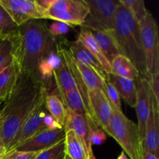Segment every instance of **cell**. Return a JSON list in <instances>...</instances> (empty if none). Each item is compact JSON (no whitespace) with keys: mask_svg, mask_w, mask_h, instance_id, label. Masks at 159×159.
Returning a JSON list of instances; mask_svg holds the SVG:
<instances>
[{"mask_svg":"<svg viewBox=\"0 0 159 159\" xmlns=\"http://www.w3.org/2000/svg\"><path fill=\"white\" fill-rule=\"evenodd\" d=\"M13 38L14 57L21 72L40 80L39 65L57 49L47 24L40 20H30L14 31Z\"/></svg>","mask_w":159,"mask_h":159,"instance_id":"1","label":"cell"},{"mask_svg":"<svg viewBox=\"0 0 159 159\" xmlns=\"http://www.w3.org/2000/svg\"><path fill=\"white\" fill-rule=\"evenodd\" d=\"M113 34L122 55L133 63L141 77L148 79L140 25L121 3L116 11Z\"/></svg>","mask_w":159,"mask_h":159,"instance_id":"2","label":"cell"},{"mask_svg":"<svg viewBox=\"0 0 159 159\" xmlns=\"http://www.w3.org/2000/svg\"><path fill=\"white\" fill-rule=\"evenodd\" d=\"M112 110L108 135L114 138L130 159H141L142 142L138 125L128 119L123 110H118L113 105Z\"/></svg>","mask_w":159,"mask_h":159,"instance_id":"3","label":"cell"},{"mask_svg":"<svg viewBox=\"0 0 159 159\" xmlns=\"http://www.w3.org/2000/svg\"><path fill=\"white\" fill-rule=\"evenodd\" d=\"M48 93V90L46 85H43L37 93L14 109L6 116L0 127V139L6 148V152L11 141L31 114L36 106Z\"/></svg>","mask_w":159,"mask_h":159,"instance_id":"4","label":"cell"},{"mask_svg":"<svg viewBox=\"0 0 159 159\" xmlns=\"http://www.w3.org/2000/svg\"><path fill=\"white\" fill-rule=\"evenodd\" d=\"M89 11L82 26L92 32L113 31L120 0H85Z\"/></svg>","mask_w":159,"mask_h":159,"instance_id":"5","label":"cell"},{"mask_svg":"<svg viewBox=\"0 0 159 159\" xmlns=\"http://www.w3.org/2000/svg\"><path fill=\"white\" fill-rule=\"evenodd\" d=\"M89 11L85 0H54L45 15L46 19L62 22L70 26H82Z\"/></svg>","mask_w":159,"mask_h":159,"instance_id":"6","label":"cell"},{"mask_svg":"<svg viewBox=\"0 0 159 159\" xmlns=\"http://www.w3.org/2000/svg\"><path fill=\"white\" fill-rule=\"evenodd\" d=\"M141 40L145 58L148 79L159 73L158 30L156 21L148 12L145 18L139 23Z\"/></svg>","mask_w":159,"mask_h":159,"instance_id":"7","label":"cell"},{"mask_svg":"<svg viewBox=\"0 0 159 159\" xmlns=\"http://www.w3.org/2000/svg\"><path fill=\"white\" fill-rule=\"evenodd\" d=\"M0 5L17 27L30 20L46 19L45 11L37 5L36 0H0Z\"/></svg>","mask_w":159,"mask_h":159,"instance_id":"8","label":"cell"},{"mask_svg":"<svg viewBox=\"0 0 159 159\" xmlns=\"http://www.w3.org/2000/svg\"><path fill=\"white\" fill-rule=\"evenodd\" d=\"M46 96L36 106L31 114L26 119L21 128L17 132L16 136L11 141L6 152L13 150L17 146L27 141L28 139L34 137L37 134L46 130L47 127L43 124V118L46 116L47 113H48L46 105H45Z\"/></svg>","mask_w":159,"mask_h":159,"instance_id":"9","label":"cell"},{"mask_svg":"<svg viewBox=\"0 0 159 159\" xmlns=\"http://www.w3.org/2000/svg\"><path fill=\"white\" fill-rule=\"evenodd\" d=\"M137 99L135 109L138 116V127L141 142L143 143L145 135L146 123L148 119L152 104V93L149 79L141 77L136 79Z\"/></svg>","mask_w":159,"mask_h":159,"instance_id":"10","label":"cell"},{"mask_svg":"<svg viewBox=\"0 0 159 159\" xmlns=\"http://www.w3.org/2000/svg\"><path fill=\"white\" fill-rule=\"evenodd\" d=\"M88 98L89 109L92 118L96 125L108 134L109 124L113 113L112 104L103 90H90Z\"/></svg>","mask_w":159,"mask_h":159,"instance_id":"11","label":"cell"},{"mask_svg":"<svg viewBox=\"0 0 159 159\" xmlns=\"http://www.w3.org/2000/svg\"><path fill=\"white\" fill-rule=\"evenodd\" d=\"M65 138V130L64 128L56 130L46 129L22 143L12 151L40 152L53 147Z\"/></svg>","mask_w":159,"mask_h":159,"instance_id":"12","label":"cell"},{"mask_svg":"<svg viewBox=\"0 0 159 159\" xmlns=\"http://www.w3.org/2000/svg\"><path fill=\"white\" fill-rule=\"evenodd\" d=\"M67 110V109H66ZM98 127L96 123L88 116L79 115L67 110L66 120L64 126L65 132L72 131L82 140L89 152H92V146L89 141L90 130L93 127Z\"/></svg>","mask_w":159,"mask_h":159,"instance_id":"13","label":"cell"},{"mask_svg":"<svg viewBox=\"0 0 159 159\" xmlns=\"http://www.w3.org/2000/svg\"><path fill=\"white\" fill-rule=\"evenodd\" d=\"M142 148L157 156L159 155V103L154 97H152V108L146 123Z\"/></svg>","mask_w":159,"mask_h":159,"instance_id":"14","label":"cell"},{"mask_svg":"<svg viewBox=\"0 0 159 159\" xmlns=\"http://www.w3.org/2000/svg\"><path fill=\"white\" fill-rule=\"evenodd\" d=\"M65 43L76 61L90 67L95 70L101 77L103 78L105 80H107L108 75L101 64L82 43L76 40L75 41L65 40Z\"/></svg>","mask_w":159,"mask_h":159,"instance_id":"15","label":"cell"},{"mask_svg":"<svg viewBox=\"0 0 159 159\" xmlns=\"http://www.w3.org/2000/svg\"><path fill=\"white\" fill-rule=\"evenodd\" d=\"M21 71L16 60L11 65L0 69V102H3L15 88Z\"/></svg>","mask_w":159,"mask_h":159,"instance_id":"16","label":"cell"},{"mask_svg":"<svg viewBox=\"0 0 159 159\" xmlns=\"http://www.w3.org/2000/svg\"><path fill=\"white\" fill-rule=\"evenodd\" d=\"M107 81L117 91L120 97L132 108H135L137 99L136 82L131 79L120 77L113 73H110L107 76Z\"/></svg>","mask_w":159,"mask_h":159,"instance_id":"17","label":"cell"},{"mask_svg":"<svg viewBox=\"0 0 159 159\" xmlns=\"http://www.w3.org/2000/svg\"><path fill=\"white\" fill-rule=\"evenodd\" d=\"M77 40L82 43L88 49V51L99 61L107 75L112 72L111 64L108 61V60L106 58L104 54L101 51L97 42L93 37V33L90 30L81 26L80 32L78 35Z\"/></svg>","mask_w":159,"mask_h":159,"instance_id":"18","label":"cell"},{"mask_svg":"<svg viewBox=\"0 0 159 159\" xmlns=\"http://www.w3.org/2000/svg\"><path fill=\"white\" fill-rule=\"evenodd\" d=\"M92 33L101 51L110 64L115 57L122 54L114 34H113V30Z\"/></svg>","mask_w":159,"mask_h":159,"instance_id":"19","label":"cell"},{"mask_svg":"<svg viewBox=\"0 0 159 159\" xmlns=\"http://www.w3.org/2000/svg\"><path fill=\"white\" fill-rule=\"evenodd\" d=\"M53 75H54V81L55 82L56 88L58 93L57 95L60 98H61L68 92L77 89L74 77L71 75L68 65L63 58H62L61 65L57 69L54 70Z\"/></svg>","mask_w":159,"mask_h":159,"instance_id":"20","label":"cell"},{"mask_svg":"<svg viewBox=\"0 0 159 159\" xmlns=\"http://www.w3.org/2000/svg\"><path fill=\"white\" fill-rule=\"evenodd\" d=\"M65 154L71 159H89V152L74 132H65Z\"/></svg>","mask_w":159,"mask_h":159,"instance_id":"21","label":"cell"},{"mask_svg":"<svg viewBox=\"0 0 159 159\" xmlns=\"http://www.w3.org/2000/svg\"><path fill=\"white\" fill-rule=\"evenodd\" d=\"M111 73L116 75L134 81H136V79L141 76L133 63L122 54L113 59L111 62Z\"/></svg>","mask_w":159,"mask_h":159,"instance_id":"22","label":"cell"},{"mask_svg":"<svg viewBox=\"0 0 159 159\" xmlns=\"http://www.w3.org/2000/svg\"><path fill=\"white\" fill-rule=\"evenodd\" d=\"M75 65L82 82H84L89 91L96 89L103 90V82L106 80L101 77L95 70L87 65L76 61L75 60Z\"/></svg>","mask_w":159,"mask_h":159,"instance_id":"23","label":"cell"},{"mask_svg":"<svg viewBox=\"0 0 159 159\" xmlns=\"http://www.w3.org/2000/svg\"><path fill=\"white\" fill-rule=\"evenodd\" d=\"M45 105L49 114L64 127L66 120L67 110L58 95L48 93L45 97Z\"/></svg>","mask_w":159,"mask_h":159,"instance_id":"24","label":"cell"},{"mask_svg":"<svg viewBox=\"0 0 159 159\" xmlns=\"http://www.w3.org/2000/svg\"><path fill=\"white\" fill-rule=\"evenodd\" d=\"M61 99L67 110H71V112L77 114L86 116L89 118L83 99L77 89L66 93L61 98Z\"/></svg>","mask_w":159,"mask_h":159,"instance_id":"25","label":"cell"},{"mask_svg":"<svg viewBox=\"0 0 159 159\" xmlns=\"http://www.w3.org/2000/svg\"><path fill=\"white\" fill-rule=\"evenodd\" d=\"M13 32L7 34L0 42V69L11 65L14 60Z\"/></svg>","mask_w":159,"mask_h":159,"instance_id":"26","label":"cell"},{"mask_svg":"<svg viewBox=\"0 0 159 159\" xmlns=\"http://www.w3.org/2000/svg\"><path fill=\"white\" fill-rule=\"evenodd\" d=\"M120 2L130 12L138 23L143 21L149 12L143 0H120Z\"/></svg>","mask_w":159,"mask_h":159,"instance_id":"27","label":"cell"},{"mask_svg":"<svg viewBox=\"0 0 159 159\" xmlns=\"http://www.w3.org/2000/svg\"><path fill=\"white\" fill-rule=\"evenodd\" d=\"M65 156V138L53 147L42 151L35 159H64Z\"/></svg>","mask_w":159,"mask_h":159,"instance_id":"28","label":"cell"},{"mask_svg":"<svg viewBox=\"0 0 159 159\" xmlns=\"http://www.w3.org/2000/svg\"><path fill=\"white\" fill-rule=\"evenodd\" d=\"M15 24L6 9L0 5V36H5L16 30Z\"/></svg>","mask_w":159,"mask_h":159,"instance_id":"29","label":"cell"},{"mask_svg":"<svg viewBox=\"0 0 159 159\" xmlns=\"http://www.w3.org/2000/svg\"><path fill=\"white\" fill-rule=\"evenodd\" d=\"M103 92L105 93L106 96L108 98L109 100H110V103L118 110H122L120 96H119L117 91L115 89L114 87L107 80L104 81L103 82Z\"/></svg>","mask_w":159,"mask_h":159,"instance_id":"30","label":"cell"},{"mask_svg":"<svg viewBox=\"0 0 159 159\" xmlns=\"http://www.w3.org/2000/svg\"><path fill=\"white\" fill-rule=\"evenodd\" d=\"M107 139V135L100 127H96L91 129L89 137L90 145H100Z\"/></svg>","mask_w":159,"mask_h":159,"instance_id":"31","label":"cell"},{"mask_svg":"<svg viewBox=\"0 0 159 159\" xmlns=\"http://www.w3.org/2000/svg\"><path fill=\"white\" fill-rule=\"evenodd\" d=\"M40 152L10 151L5 153L2 159H35Z\"/></svg>","mask_w":159,"mask_h":159,"instance_id":"32","label":"cell"},{"mask_svg":"<svg viewBox=\"0 0 159 159\" xmlns=\"http://www.w3.org/2000/svg\"><path fill=\"white\" fill-rule=\"evenodd\" d=\"M70 26L62 22L55 21L51 24V26L48 27L50 34L52 37H56V36H60L66 34L69 32Z\"/></svg>","mask_w":159,"mask_h":159,"instance_id":"33","label":"cell"},{"mask_svg":"<svg viewBox=\"0 0 159 159\" xmlns=\"http://www.w3.org/2000/svg\"><path fill=\"white\" fill-rule=\"evenodd\" d=\"M154 99L159 103V73L152 76L149 80Z\"/></svg>","mask_w":159,"mask_h":159,"instance_id":"34","label":"cell"},{"mask_svg":"<svg viewBox=\"0 0 159 159\" xmlns=\"http://www.w3.org/2000/svg\"><path fill=\"white\" fill-rule=\"evenodd\" d=\"M53 1H54V0H36L37 5H38L41 9H43L45 12H46L48 9V8L51 6Z\"/></svg>","mask_w":159,"mask_h":159,"instance_id":"35","label":"cell"},{"mask_svg":"<svg viewBox=\"0 0 159 159\" xmlns=\"http://www.w3.org/2000/svg\"><path fill=\"white\" fill-rule=\"evenodd\" d=\"M141 159H158V156L155 155V154L151 153L145 148H142V155H141Z\"/></svg>","mask_w":159,"mask_h":159,"instance_id":"36","label":"cell"},{"mask_svg":"<svg viewBox=\"0 0 159 159\" xmlns=\"http://www.w3.org/2000/svg\"><path fill=\"white\" fill-rule=\"evenodd\" d=\"M5 153H6V148H5L4 144H2L1 139H0V159H2Z\"/></svg>","mask_w":159,"mask_h":159,"instance_id":"37","label":"cell"},{"mask_svg":"<svg viewBox=\"0 0 159 159\" xmlns=\"http://www.w3.org/2000/svg\"><path fill=\"white\" fill-rule=\"evenodd\" d=\"M116 159H129V158L127 156V155H126L124 152H122L120 154V155L118 156V158Z\"/></svg>","mask_w":159,"mask_h":159,"instance_id":"38","label":"cell"},{"mask_svg":"<svg viewBox=\"0 0 159 159\" xmlns=\"http://www.w3.org/2000/svg\"><path fill=\"white\" fill-rule=\"evenodd\" d=\"M2 123H3V117H2V115L1 104H0V127H1V126L2 125Z\"/></svg>","mask_w":159,"mask_h":159,"instance_id":"39","label":"cell"},{"mask_svg":"<svg viewBox=\"0 0 159 159\" xmlns=\"http://www.w3.org/2000/svg\"><path fill=\"white\" fill-rule=\"evenodd\" d=\"M89 159H96V157H95L94 154H93V151L89 152Z\"/></svg>","mask_w":159,"mask_h":159,"instance_id":"40","label":"cell"},{"mask_svg":"<svg viewBox=\"0 0 159 159\" xmlns=\"http://www.w3.org/2000/svg\"><path fill=\"white\" fill-rule=\"evenodd\" d=\"M64 159H71V158H70L69 156H68V155H67L66 154H65V158Z\"/></svg>","mask_w":159,"mask_h":159,"instance_id":"41","label":"cell"},{"mask_svg":"<svg viewBox=\"0 0 159 159\" xmlns=\"http://www.w3.org/2000/svg\"><path fill=\"white\" fill-rule=\"evenodd\" d=\"M5 36H6V35H5ZM5 36H0V42H1V40H2V38L5 37Z\"/></svg>","mask_w":159,"mask_h":159,"instance_id":"42","label":"cell"}]
</instances>
